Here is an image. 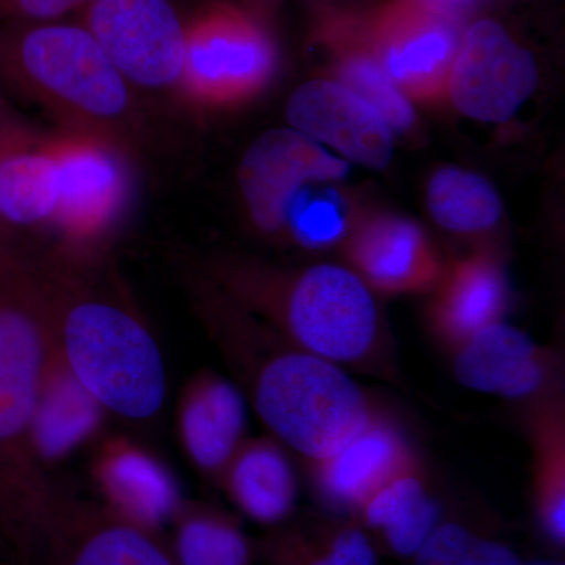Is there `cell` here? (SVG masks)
<instances>
[{
	"mask_svg": "<svg viewBox=\"0 0 565 565\" xmlns=\"http://www.w3.org/2000/svg\"><path fill=\"white\" fill-rule=\"evenodd\" d=\"M203 315L245 399L303 463L340 451L384 408L349 371L289 343L228 297L204 299Z\"/></svg>",
	"mask_w": 565,
	"mask_h": 565,
	"instance_id": "cell-1",
	"label": "cell"
},
{
	"mask_svg": "<svg viewBox=\"0 0 565 565\" xmlns=\"http://www.w3.org/2000/svg\"><path fill=\"white\" fill-rule=\"evenodd\" d=\"M211 278L223 296L297 348L345 371L393 377V351L373 291L349 267L316 264L286 274L215 262Z\"/></svg>",
	"mask_w": 565,
	"mask_h": 565,
	"instance_id": "cell-2",
	"label": "cell"
},
{
	"mask_svg": "<svg viewBox=\"0 0 565 565\" xmlns=\"http://www.w3.org/2000/svg\"><path fill=\"white\" fill-rule=\"evenodd\" d=\"M54 344L63 363L107 414L147 423L161 414V348L129 305L92 281V266L40 256Z\"/></svg>",
	"mask_w": 565,
	"mask_h": 565,
	"instance_id": "cell-3",
	"label": "cell"
},
{
	"mask_svg": "<svg viewBox=\"0 0 565 565\" xmlns=\"http://www.w3.org/2000/svg\"><path fill=\"white\" fill-rule=\"evenodd\" d=\"M54 349L39 256L0 245V519L32 522L54 505L32 448L36 404Z\"/></svg>",
	"mask_w": 565,
	"mask_h": 565,
	"instance_id": "cell-4",
	"label": "cell"
},
{
	"mask_svg": "<svg viewBox=\"0 0 565 565\" xmlns=\"http://www.w3.org/2000/svg\"><path fill=\"white\" fill-rule=\"evenodd\" d=\"M0 82L51 114L61 128L131 145L134 88L79 21L0 24Z\"/></svg>",
	"mask_w": 565,
	"mask_h": 565,
	"instance_id": "cell-5",
	"label": "cell"
},
{
	"mask_svg": "<svg viewBox=\"0 0 565 565\" xmlns=\"http://www.w3.org/2000/svg\"><path fill=\"white\" fill-rule=\"evenodd\" d=\"M58 169V204L52 232L57 258L93 266V258L120 225L132 195L129 148L82 129L50 132Z\"/></svg>",
	"mask_w": 565,
	"mask_h": 565,
	"instance_id": "cell-6",
	"label": "cell"
},
{
	"mask_svg": "<svg viewBox=\"0 0 565 565\" xmlns=\"http://www.w3.org/2000/svg\"><path fill=\"white\" fill-rule=\"evenodd\" d=\"M277 66V44L259 14L211 0L185 21L178 92L203 109L241 106L270 84Z\"/></svg>",
	"mask_w": 565,
	"mask_h": 565,
	"instance_id": "cell-7",
	"label": "cell"
},
{
	"mask_svg": "<svg viewBox=\"0 0 565 565\" xmlns=\"http://www.w3.org/2000/svg\"><path fill=\"white\" fill-rule=\"evenodd\" d=\"M355 22L390 79L408 99L444 98L462 36L448 10L434 0H392Z\"/></svg>",
	"mask_w": 565,
	"mask_h": 565,
	"instance_id": "cell-8",
	"label": "cell"
},
{
	"mask_svg": "<svg viewBox=\"0 0 565 565\" xmlns=\"http://www.w3.org/2000/svg\"><path fill=\"white\" fill-rule=\"evenodd\" d=\"M79 22L132 88H178L185 21L172 0H96Z\"/></svg>",
	"mask_w": 565,
	"mask_h": 565,
	"instance_id": "cell-9",
	"label": "cell"
},
{
	"mask_svg": "<svg viewBox=\"0 0 565 565\" xmlns=\"http://www.w3.org/2000/svg\"><path fill=\"white\" fill-rule=\"evenodd\" d=\"M537 63L533 52L494 20H479L460 36L448 81L456 109L487 122L508 121L533 95Z\"/></svg>",
	"mask_w": 565,
	"mask_h": 565,
	"instance_id": "cell-10",
	"label": "cell"
},
{
	"mask_svg": "<svg viewBox=\"0 0 565 565\" xmlns=\"http://www.w3.org/2000/svg\"><path fill=\"white\" fill-rule=\"evenodd\" d=\"M348 172V163L318 141L292 128H277L247 148L237 181L253 226L266 236H280L289 206L305 185L341 180Z\"/></svg>",
	"mask_w": 565,
	"mask_h": 565,
	"instance_id": "cell-11",
	"label": "cell"
},
{
	"mask_svg": "<svg viewBox=\"0 0 565 565\" xmlns=\"http://www.w3.org/2000/svg\"><path fill=\"white\" fill-rule=\"evenodd\" d=\"M448 353L456 381L473 392L523 404L563 392L559 353L508 323L486 327Z\"/></svg>",
	"mask_w": 565,
	"mask_h": 565,
	"instance_id": "cell-12",
	"label": "cell"
},
{
	"mask_svg": "<svg viewBox=\"0 0 565 565\" xmlns=\"http://www.w3.org/2000/svg\"><path fill=\"white\" fill-rule=\"evenodd\" d=\"M58 204V169L50 132L9 111L0 122V245L51 232Z\"/></svg>",
	"mask_w": 565,
	"mask_h": 565,
	"instance_id": "cell-13",
	"label": "cell"
},
{
	"mask_svg": "<svg viewBox=\"0 0 565 565\" xmlns=\"http://www.w3.org/2000/svg\"><path fill=\"white\" fill-rule=\"evenodd\" d=\"M416 460L419 456L404 427L382 408L340 451L303 465L311 493L322 508L355 520L379 489Z\"/></svg>",
	"mask_w": 565,
	"mask_h": 565,
	"instance_id": "cell-14",
	"label": "cell"
},
{
	"mask_svg": "<svg viewBox=\"0 0 565 565\" xmlns=\"http://www.w3.org/2000/svg\"><path fill=\"white\" fill-rule=\"evenodd\" d=\"M292 129L322 141L353 162L385 169L393 158V129L381 111L337 81L300 85L286 104Z\"/></svg>",
	"mask_w": 565,
	"mask_h": 565,
	"instance_id": "cell-15",
	"label": "cell"
},
{
	"mask_svg": "<svg viewBox=\"0 0 565 565\" xmlns=\"http://www.w3.org/2000/svg\"><path fill=\"white\" fill-rule=\"evenodd\" d=\"M345 256L370 288L385 294L434 291L445 266L418 223L394 214H373L351 230Z\"/></svg>",
	"mask_w": 565,
	"mask_h": 565,
	"instance_id": "cell-16",
	"label": "cell"
},
{
	"mask_svg": "<svg viewBox=\"0 0 565 565\" xmlns=\"http://www.w3.org/2000/svg\"><path fill=\"white\" fill-rule=\"evenodd\" d=\"M178 440L206 479H221L226 465L247 440V399L236 382L200 371L182 388L177 407Z\"/></svg>",
	"mask_w": 565,
	"mask_h": 565,
	"instance_id": "cell-17",
	"label": "cell"
},
{
	"mask_svg": "<svg viewBox=\"0 0 565 565\" xmlns=\"http://www.w3.org/2000/svg\"><path fill=\"white\" fill-rule=\"evenodd\" d=\"M92 481L125 522L143 530L161 526L181 509L180 486L172 470L128 437L104 438L98 445Z\"/></svg>",
	"mask_w": 565,
	"mask_h": 565,
	"instance_id": "cell-18",
	"label": "cell"
},
{
	"mask_svg": "<svg viewBox=\"0 0 565 565\" xmlns=\"http://www.w3.org/2000/svg\"><path fill=\"white\" fill-rule=\"evenodd\" d=\"M433 292L430 327L448 352L479 330L503 322L509 308L508 277L497 253L489 248L445 266Z\"/></svg>",
	"mask_w": 565,
	"mask_h": 565,
	"instance_id": "cell-19",
	"label": "cell"
},
{
	"mask_svg": "<svg viewBox=\"0 0 565 565\" xmlns=\"http://www.w3.org/2000/svg\"><path fill=\"white\" fill-rule=\"evenodd\" d=\"M109 415L52 349L32 424V448L44 470L65 462L102 434Z\"/></svg>",
	"mask_w": 565,
	"mask_h": 565,
	"instance_id": "cell-20",
	"label": "cell"
},
{
	"mask_svg": "<svg viewBox=\"0 0 565 565\" xmlns=\"http://www.w3.org/2000/svg\"><path fill=\"white\" fill-rule=\"evenodd\" d=\"M218 484L244 515L267 526L286 522L299 494L288 449L273 437L247 438L226 465Z\"/></svg>",
	"mask_w": 565,
	"mask_h": 565,
	"instance_id": "cell-21",
	"label": "cell"
},
{
	"mask_svg": "<svg viewBox=\"0 0 565 565\" xmlns=\"http://www.w3.org/2000/svg\"><path fill=\"white\" fill-rule=\"evenodd\" d=\"M355 522L377 534L393 555L414 557L441 522V505L422 459L379 489L360 509Z\"/></svg>",
	"mask_w": 565,
	"mask_h": 565,
	"instance_id": "cell-22",
	"label": "cell"
},
{
	"mask_svg": "<svg viewBox=\"0 0 565 565\" xmlns=\"http://www.w3.org/2000/svg\"><path fill=\"white\" fill-rule=\"evenodd\" d=\"M533 451L534 512L546 539L565 542V404L563 392L525 404Z\"/></svg>",
	"mask_w": 565,
	"mask_h": 565,
	"instance_id": "cell-23",
	"label": "cell"
},
{
	"mask_svg": "<svg viewBox=\"0 0 565 565\" xmlns=\"http://www.w3.org/2000/svg\"><path fill=\"white\" fill-rule=\"evenodd\" d=\"M322 41L332 54L334 81L371 104L393 131L414 126L415 111L370 50L355 20L332 18L322 25Z\"/></svg>",
	"mask_w": 565,
	"mask_h": 565,
	"instance_id": "cell-24",
	"label": "cell"
},
{
	"mask_svg": "<svg viewBox=\"0 0 565 565\" xmlns=\"http://www.w3.org/2000/svg\"><path fill=\"white\" fill-rule=\"evenodd\" d=\"M273 565H377V552L359 522L321 516L270 539Z\"/></svg>",
	"mask_w": 565,
	"mask_h": 565,
	"instance_id": "cell-25",
	"label": "cell"
},
{
	"mask_svg": "<svg viewBox=\"0 0 565 565\" xmlns=\"http://www.w3.org/2000/svg\"><path fill=\"white\" fill-rule=\"evenodd\" d=\"M434 221L457 234L487 232L503 212L500 195L486 178L457 167L437 170L427 185Z\"/></svg>",
	"mask_w": 565,
	"mask_h": 565,
	"instance_id": "cell-26",
	"label": "cell"
},
{
	"mask_svg": "<svg viewBox=\"0 0 565 565\" xmlns=\"http://www.w3.org/2000/svg\"><path fill=\"white\" fill-rule=\"evenodd\" d=\"M180 565H252V548L241 527L210 508L182 509L177 534Z\"/></svg>",
	"mask_w": 565,
	"mask_h": 565,
	"instance_id": "cell-27",
	"label": "cell"
},
{
	"mask_svg": "<svg viewBox=\"0 0 565 565\" xmlns=\"http://www.w3.org/2000/svg\"><path fill=\"white\" fill-rule=\"evenodd\" d=\"M348 204L333 191L315 192L305 185L286 215L285 230L294 243L310 250H323L351 233Z\"/></svg>",
	"mask_w": 565,
	"mask_h": 565,
	"instance_id": "cell-28",
	"label": "cell"
},
{
	"mask_svg": "<svg viewBox=\"0 0 565 565\" xmlns=\"http://www.w3.org/2000/svg\"><path fill=\"white\" fill-rule=\"evenodd\" d=\"M70 565H177L172 557L132 523L96 526L74 552Z\"/></svg>",
	"mask_w": 565,
	"mask_h": 565,
	"instance_id": "cell-29",
	"label": "cell"
},
{
	"mask_svg": "<svg viewBox=\"0 0 565 565\" xmlns=\"http://www.w3.org/2000/svg\"><path fill=\"white\" fill-rule=\"evenodd\" d=\"M478 537L462 523L440 522L415 553V565H459Z\"/></svg>",
	"mask_w": 565,
	"mask_h": 565,
	"instance_id": "cell-30",
	"label": "cell"
},
{
	"mask_svg": "<svg viewBox=\"0 0 565 565\" xmlns=\"http://www.w3.org/2000/svg\"><path fill=\"white\" fill-rule=\"evenodd\" d=\"M96 0H0V24H35L79 17Z\"/></svg>",
	"mask_w": 565,
	"mask_h": 565,
	"instance_id": "cell-31",
	"label": "cell"
},
{
	"mask_svg": "<svg viewBox=\"0 0 565 565\" xmlns=\"http://www.w3.org/2000/svg\"><path fill=\"white\" fill-rule=\"evenodd\" d=\"M522 563L511 546L481 537L471 545L459 565H519Z\"/></svg>",
	"mask_w": 565,
	"mask_h": 565,
	"instance_id": "cell-32",
	"label": "cell"
},
{
	"mask_svg": "<svg viewBox=\"0 0 565 565\" xmlns=\"http://www.w3.org/2000/svg\"><path fill=\"white\" fill-rule=\"evenodd\" d=\"M9 106H7L6 99H3L2 82H0V122H2L3 118L7 117V114H9Z\"/></svg>",
	"mask_w": 565,
	"mask_h": 565,
	"instance_id": "cell-33",
	"label": "cell"
},
{
	"mask_svg": "<svg viewBox=\"0 0 565 565\" xmlns=\"http://www.w3.org/2000/svg\"><path fill=\"white\" fill-rule=\"evenodd\" d=\"M270 0H245L244 6L247 7V9H250L253 11H256L258 13V10H256V7L264 6V3H269Z\"/></svg>",
	"mask_w": 565,
	"mask_h": 565,
	"instance_id": "cell-34",
	"label": "cell"
},
{
	"mask_svg": "<svg viewBox=\"0 0 565 565\" xmlns=\"http://www.w3.org/2000/svg\"><path fill=\"white\" fill-rule=\"evenodd\" d=\"M519 565H564L559 561H531V563H520Z\"/></svg>",
	"mask_w": 565,
	"mask_h": 565,
	"instance_id": "cell-35",
	"label": "cell"
}]
</instances>
